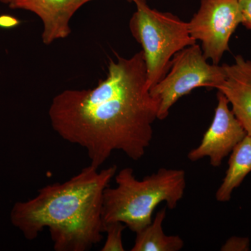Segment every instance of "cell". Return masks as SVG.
Returning <instances> with one entry per match:
<instances>
[{"label":"cell","instance_id":"obj_5","mask_svg":"<svg viewBox=\"0 0 251 251\" xmlns=\"http://www.w3.org/2000/svg\"><path fill=\"white\" fill-rule=\"evenodd\" d=\"M173 57L169 72L150 89V95L158 103L157 120H165L172 106L194 89H217L226 77L223 65L206 62L198 44L185 48Z\"/></svg>","mask_w":251,"mask_h":251},{"label":"cell","instance_id":"obj_2","mask_svg":"<svg viewBox=\"0 0 251 251\" xmlns=\"http://www.w3.org/2000/svg\"><path fill=\"white\" fill-rule=\"evenodd\" d=\"M114 165L90 166L63 183L48 185L35 198L15 203L10 220L27 240L49 229L57 251H85L103 239V193L115 176Z\"/></svg>","mask_w":251,"mask_h":251},{"label":"cell","instance_id":"obj_15","mask_svg":"<svg viewBox=\"0 0 251 251\" xmlns=\"http://www.w3.org/2000/svg\"><path fill=\"white\" fill-rule=\"evenodd\" d=\"M127 1H129V2H133L135 3V4H147V1L148 0H127Z\"/></svg>","mask_w":251,"mask_h":251},{"label":"cell","instance_id":"obj_8","mask_svg":"<svg viewBox=\"0 0 251 251\" xmlns=\"http://www.w3.org/2000/svg\"><path fill=\"white\" fill-rule=\"evenodd\" d=\"M94 0H12L10 9L29 11L40 18L46 46L70 35V21L81 7Z\"/></svg>","mask_w":251,"mask_h":251},{"label":"cell","instance_id":"obj_9","mask_svg":"<svg viewBox=\"0 0 251 251\" xmlns=\"http://www.w3.org/2000/svg\"><path fill=\"white\" fill-rule=\"evenodd\" d=\"M223 67L226 77L216 90L226 96L234 115L251 136V62L237 55L234 64Z\"/></svg>","mask_w":251,"mask_h":251},{"label":"cell","instance_id":"obj_14","mask_svg":"<svg viewBox=\"0 0 251 251\" xmlns=\"http://www.w3.org/2000/svg\"><path fill=\"white\" fill-rule=\"evenodd\" d=\"M242 14V24L251 30V0H237Z\"/></svg>","mask_w":251,"mask_h":251},{"label":"cell","instance_id":"obj_3","mask_svg":"<svg viewBox=\"0 0 251 251\" xmlns=\"http://www.w3.org/2000/svg\"><path fill=\"white\" fill-rule=\"evenodd\" d=\"M117 186L103 193L104 225L121 222L138 233L152 222L153 211L166 202L169 209L177 206L184 194L186 173L183 170L161 168L138 180L133 170L126 168L115 175Z\"/></svg>","mask_w":251,"mask_h":251},{"label":"cell","instance_id":"obj_4","mask_svg":"<svg viewBox=\"0 0 251 251\" xmlns=\"http://www.w3.org/2000/svg\"><path fill=\"white\" fill-rule=\"evenodd\" d=\"M129 28L143 48L149 90L169 72L175 54L196 44L188 23L171 13L151 9L148 4H136Z\"/></svg>","mask_w":251,"mask_h":251},{"label":"cell","instance_id":"obj_10","mask_svg":"<svg viewBox=\"0 0 251 251\" xmlns=\"http://www.w3.org/2000/svg\"><path fill=\"white\" fill-rule=\"evenodd\" d=\"M228 168L216 193L217 201L228 202L232 193L251 172V136L246 135L230 153Z\"/></svg>","mask_w":251,"mask_h":251},{"label":"cell","instance_id":"obj_13","mask_svg":"<svg viewBox=\"0 0 251 251\" xmlns=\"http://www.w3.org/2000/svg\"><path fill=\"white\" fill-rule=\"evenodd\" d=\"M250 242L247 237H232L227 239L221 247L224 251H249Z\"/></svg>","mask_w":251,"mask_h":251},{"label":"cell","instance_id":"obj_1","mask_svg":"<svg viewBox=\"0 0 251 251\" xmlns=\"http://www.w3.org/2000/svg\"><path fill=\"white\" fill-rule=\"evenodd\" d=\"M147 80L143 51L130 58L117 55L94 88L66 90L54 97L51 126L62 139L85 149L97 169L117 150L138 161L151 144L158 110Z\"/></svg>","mask_w":251,"mask_h":251},{"label":"cell","instance_id":"obj_7","mask_svg":"<svg viewBox=\"0 0 251 251\" xmlns=\"http://www.w3.org/2000/svg\"><path fill=\"white\" fill-rule=\"evenodd\" d=\"M218 104L214 120L205 132L201 144L188 153V159L197 161L209 157L213 167H219L223 160L247 135L244 127L229 108V101L218 91Z\"/></svg>","mask_w":251,"mask_h":251},{"label":"cell","instance_id":"obj_12","mask_svg":"<svg viewBox=\"0 0 251 251\" xmlns=\"http://www.w3.org/2000/svg\"><path fill=\"white\" fill-rule=\"evenodd\" d=\"M126 228L121 222H111L104 225V232H106L107 239L101 251H125L122 233Z\"/></svg>","mask_w":251,"mask_h":251},{"label":"cell","instance_id":"obj_6","mask_svg":"<svg viewBox=\"0 0 251 251\" xmlns=\"http://www.w3.org/2000/svg\"><path fill=\"white\" fill-rule=\"evenodd\" d=\"M242 21L237 0H201L200 9L188 26L193 39L202 43L204 57L219 64L229 50L231 36Z\"/></svg>","mask_w":251,"mask_h":251},{"label":"cell","instance_id":"obj_11","mask_svg":"<svg viewBox=\"0 0 251 251\" xmlns=\"http://www.w3.org/2000/svg\"><path fill=\"white\" fill-rule=\"evenodd\" d=\"M166 216V209L163 208L151 224L136 233L132 251H179L184 247V241L179 236H168L163 232Z\"/></svg>","mask_w":251,"mask_h":251},{"label":"cell","instance_id":"obj_16","mask_svg":"<svg viewBox=\"0 0 251 251\" xmlns=\"http://www.w3.org/2000/svg\"><path fill=\"white\" fill-rule=\"evenodd\" d=\"M12 1V0H0V3L9 5Z\"/></svg>","mask_w":251,"mask_h":251}]
</instances>
